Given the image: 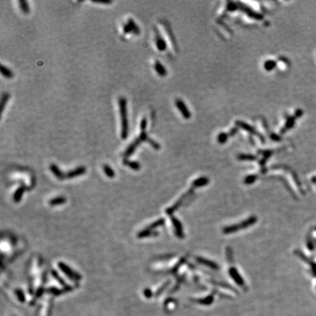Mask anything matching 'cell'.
Returning <instances> with one entry per match:
<instances>
[{
  "instance_id": "1",
  "label": "cell",
  "mask_w": 316,
  "mask_h": 316,
  "mask_svg": "<svg viewBox=\"0 0 316 316\" xmlns=\"http://www.w3.org/2000/svg\"><path fill=\"white\" fill-rule=\"evenodd\" d=\"M119 105L121 119V138L126 139L128 136L129 124L127 119V100L125 97H122L119 99Z\"/></svg>"
},
{
  "instance_id": "2",
  "label": "cell",
  "mask_w": 316,
  "mask_h": 316,
  "mask_svg": "<svg viewBox=\"0 0 316 316\" xmlns=\"http://www.w3.org/2000/svg\"><path fill=\"white\" fill-rule=\"evenodd\" d=\"M58 266L62 270V272L65 273L70 280H73V281H79L81 279V275L80 274L73 271L72 269H70L68 265H66L63 262H59Z\"/></svg>"
},
{
  "instance_id": "3",
  "label": "cell",
  "mask_w": 316,
  "mask_h": 316,
  "mask_svg": "<svg viewBox=\"0 0 316 316\" xmlns=\"http://www.w3.org/2000/svg\"><path fill=\"white\" fill-rule=\"evenodd\" d=\"M256 221V218L255 217H250L249 218L248 220H245V222H243L242 223H241L240 225H236V226H231L229 228H226L224 230L225 233H231V232L236 231L238 230L241 229L240 228H245V227H248L253 225V223H255V222Z\"/></svg>"
},
{
  "instance_id": "4",
  "label": "cell",
  "mask_w": 316,
  "mask_h": 316,
  "mask_svg": "<svg viewBox=\"0 0 316 316\" xmlns=\"http://www.w3.org/2000/svg\"><path fill=\"white\" fill-rule=\"evenodd\" d=\"M142 142L143 141L141 140V138L139 137H138L137 138L135 139V140L132 141L130 145L128 146V147L126 149L125 152H124V156L125 157V159L126 158L130 157V156L132 155L134 152H135V149H137V147H138V146L141 144V143H142Z\"/></svg>"
},
{
  "instance_id": "5",
  "label": "cell",
  "mask_w": 316,
  "mask_h": 316,
  "mask_svg": "<svg viewBox=\"0 0 316 316\" xmlns=\"http://www.w3.org/2000/svg\"><path fill=\"white\" fill-rule=\"evenodd\" d=\"M86 172H87V169L84 166H79L76 169L72 170V171L67 173L65 174V178L66 179H73V178L77 177V176L83 175Z\"/></svg>"
},
{
  "instance_id": "6",
  "label": "cell",
  "mask_w": 316,
  "mask_h": 316,
  "mask_svg": "<svg viewBox=\"0 0 316 316\" xmlns=\"http://www.w3.org/2000/svg\"><path fill=\"white\" fill-rule=\"evenodd\" d=\"M176 106H177L178 108V109L180 111V112L182 114L183 117H184V118L185 119L190 118L191 114L190 113V111H189V110H188L187 108L186 105L184 103V102H183L182 100H180L179 99H178V100H176Z\"/></svg>"
},
{
  "instance_id": "7",
  "label": "cell",
  "mask_w": 316,
  "mask_h": 316,
  "mask_svg": "<svg viewBox=\"0 0 316 316\" xmlns=\"http://www.w3.org/2000/svg\"><path fill=\"white\" fill-rule=\"evenodd\" d=\"M155 32H156L155 43H156V45H157V49L160 51H166V48H167V45H166V42H165L163 38L161 37L160 34L159 32H158L157 30H155Z\"/></svg>"
},
{
  "instance_id": "8",
  "label": "cell",
  "mask_w": 316,
  "mask_h": 316,
  "mask_svg": "<svg viewBox=\"0 0 316 316\" xmlns=\"http://www.w3.org/2000/svg\"><path fill=\"white\" fill-rule=\"evenodd\" d=\"M50 170H51V172L53 173V175L56 176L57 179H60V180H63V179H66V178H65V174L62 172L61 170L59 169V167L53 163L51 164V166H50Z\"/></svg>"
},
{
  "instance_id": "9",
  "label": "cell",
  "mask_w": 316,
  "mask_h": 316,
  "mask_svg": "<svg viewBox=\"0 0 316 316\" xmlns=\"http://www.w3.org/2000/svg\"><path fill=\"white\" fill-rule=\"evenodd\" d=\"M26 187L22 184V185L20 186L16 190V192H15L14 193V195H13V200H14L15 202L18 203L20 201H21V198H22L23 193H24L25 190H26Z\"/></svg>"
},
{
  "instance_id": "10",
  "label": "cell",
  "mask_w": 316,
  "mask_h": 316,
  "mask_svg": "<svg viewBox=\"0 0 316 316\" xmlns=\"http://www.w3.org/2000/svg\"><path fill=\"white\" fill-rule=\"evenodd\" d=\"M154 70L158 75L162 77L166 76L167 74V70H166V68L159 61H156L154 63Z\"/></svg>"
},
{
  "instance_id": "11",
  "label": "cell",
  "mask_w": 316,
  "mask_h": 316,
  "mask_svg": "<svg viewBox=\"0 0 316 316\" xmlns=\"http://www.w3.org/2000/svg\"><path fill=\"white\" fill-rule=\"evenodd\" d=\"M157 235H158L157 232L152 231H151V230L145 228V229L143 230V231L138 232L137 236H138V238L141 239V238H146V237H149V236H157Z\"/></svg>"
},
{
  "instance_id": "12",
  "label": "cell",
  "mask_w": 316,
  "mask_h": 316,
  "mask_svg": "<svg viewBox=\"0 0 316 316\" xmlns=\"http://www.w3.org/2000/svg\"><path fill=\"white\" fill-rule=\"evenodd\" d=\"M123 164L124 166H128L129 168L134 170V171H138L141 169V165L136 161H130L127 159H124L123 160Z\"/></svg>"
},
{
  "instance_id": "13",
  "label": "cell",
  "mask_w": 316,
  "mask_h": 316,
  "mask_svg": "<svg viewBox=\"0 0 316 316\" xmlns=\"http://www.w3.org/2000/svg\"><path fill=\"white\" fill-rule=\"evenodd\" d=\"M127 23H128V25L130 26L131 30H132V34L136 35L140 34V32H141L140 29H139L138 26L136 24L135 22L133 21L132 18H129L128 21H127Z\"/></svg>"
},
{
  "instance_id": "14",
  "label": "cell",
  "mask_w": 316,
  "mask_h": 316,
  "mask_svg": "<svg viewBox=\"0 0 316 316\" xmlns=\"http://www.w3.org/2000/svg\"><path fill=\"white\" fill-rule=\"evenodd\" d=\"M0 71H1L2 75L5 78L8 79L12 78L13 77V75H14V74H13V71H12L11 70H10L9 68L4 66L3 65H1V70H0Z\"/></svg>"
},
{
  "instance_id": "15",
  "label": "cell",
  "mask_w": 316,
  "mask_h": 316,
  "mask_svg": "<svg viewBox=\"0 0 316 316\" xmlns=\"http://www.w3.org/2000/svg\"><path fill=\"white\" fill-rule=\"evenodd\" d=\"M66 198L65 197H62V196H59V197H56L53 198V199L50 200L49 201V205L51 206H59V205L63 204L66 202Z\"/></svg>"
},
{
  "instance_id": "16",
  "label": "cell",
  "mask_w": 316,
  "mask_h": 316,
  "mask_svg": "<svg viewBox=\"0 0 316 316\" xmlns=\"http://www.w3.org/2000/svg\"><path fill=\"white\" fill-rule=\"evenodd\" d=\"M10 97H11L10 96V94L8 93V92H4V93L2 94V95L1 102H0V108H0V111H1V114H2L7 102H8V100L10 99Z\"/></svg>"
},
{
  "instance_id": "17",
  "label": "cell",
  "mask_w": 316,
  "mask_h": 316,
  "mask_svg": "<svg viewBox=\"0 0 316 316\" xmlns=\"http://www.w3.org/2000/svg\"><path fill=\"white\" fill-rule=\"evenodd\" d=\"M295 124V117H288V118L287 119L286 124H285V127L282 128V132H286L287 130L290 129L291 127H293Z\"/></svg>"
},
{
  "instance_id": "18",
  "label": "cell",
  "mask_w": 316,
  "mask_h": 316,
  "mask_svg": "<svg viewBox=\"0 0 316 316\" xmlns=\"http://www.w3.org/2000/svg\"><path fill=\"white\" fill-rule=\"evenodd\" d=\"M45 291L48 293L52 294V295L53 296H59L61 295V294L65 293V292H66V290H65V289H64V290H61V289L55 288V287H51V288L45 289Z\"/></svg>"
},
{
  "instance_id": "19",
  "label": "cell",
  "mask_w": 316,
  "mask_h": 316,
  "mask_svg": "<svg viewBox=\"0 0 316 316\" xmlns=\"http://www.w3.org/2000/svg\"><path fill=\"white\" fill-rule=\"evenodd\" d=\"M18 3H19L20 9H21V11H22L23 13H24V14H28V13H29L30 8L27 2L25 1V0H19Z\"/></svg>"
},
{
  "instance_id": "20",
  "label": "cell",
  "mask_w": 316,
  "mask_h": 316,
  "mask_svg": "<svg viewBox=\"0 0 316 316\" xmlns=\"http://www.w3.org/2000/svg\"><path fill=\"white\" fill-rule=\"evenodd\" d=\"M230 274H231V277H233V280H235V281L236 282V283H238L239 285H244V281L241 278V277L239 276V274L237 273L235 269H231L230 270Z\"/></svg>"
},
{
  "instance_id": "21",
  "label": "cell",
  "mask_w": 316,
  "mask_h": 316,
  "mask_svg": "<svg viewBox=\"0 0 316 316\" xmlns=\"http://www.w3.org/2000/svg\"><path fill=\"white\" fill-rule=\"evenodd\" d=\"M237 124H238V125L239 126V127H242L244 130L248 131V132H251V133L256 134V135H258V133L256 132V131L255 130V129L253 128V127H252L251 126L248 125V124L244 123V122H237Z\"/></svg>"
},
{
  "instance_id": "22",
  "label": "cell",
  "mask_w": 316,
  "mask_h": 316,
  "mask_svg": "<svg viewBox=\"0 0 316 316\" xmlns=\"http://www.w3.org/2000/svg\"><path fill=\"white\" fill-rule=\"evenodd\" d=\"M172 222H173V224H174V228H175V229H176V235H177L178 236L181 237V236H182V232H181V226L180 223H179L177 220L175 219V218H173Z\"/></svg>"
},
{
  "instance_id": "23",
  "label": "cell",
  "mask_w": 316,
  "mask_h": 316,
  "mask_svg": "<svg viewBox=\"0 0 316 316\" xmlns=\"http://www.w3.org/2000/svg\"><path fill=\"white\" fill-rule=\"evenodd\" d=\"M102 169H103L104 173L106 174L108 177L114 178V176H115V172L114 171V170L112 169L110 166H108V165H104L103 167H102Z\"/></svg>"
},
{
  "instance_id": "24",
  "label": "cell",
  "mask_w": 316,
  "mask_h": 316,
  "mask_svg": "<svg viewBox=\"0 0 316 316\" xmlns=\"http://www.w3.org/2000/svg\"><path fill=\"white\" fill-rule=\"evenodd\" d=\"M51 275H52V276L54 277V279H56L57 282H59V283L61 284L62 286H64V288H66V287L68 286V285H67V284H66V282L64 281L63 279H62V277H60L59 275V274L57 273L56 271H55V270H52V271H51Z\"/></svg>"
},
{
  "instance_id": "25",
  "label": "cell",
  "mask_w": 316,
  "mask_h": 316,
  "mask_svg": "<svg viewBox=\"0 0 316 316\" xmlns=\"http://www.w3.org/2000/svg\"><path fill=\"white\" fill-rule=\"evenodd\" d=\"M213 300H214V297H213V296H207L205 299H198V300H196V302H198V303L201 304V305H210V304L212 303Z\"/></svg>"
},
{
  "instance_id": "26",
  "label": "cell",
  "mask_w": 316,
  "mask_h": 316,
  "mask_svg": "<svg viewBox=\"0 0 316 316\" xmlns=\"http://www.w3.org/2000/svg\"><path fill=\"white\" fill-rule=\"evenodd\" d=\"M165 223V220L163 219V218H161V219L158 220H157V221H155L154 223H152V224L149 225V226L147 227V229H149V230H151V231H152L153 229H154V228H157V227H160L161 226H163Z\"/></svg>"
},
{
  "instance_id": "27",
  "label": "cell",
  "mask_w": 316,
  "mask_h": 316,
  "mask_svg": "<svg viewBox=\"0 0 316 316\" xmlns=\"http://www.w3.org/2000/svg\"><path fill=\"white\" fill-rule=\"evenodd\" d=\"M276 67V62L275 61H272V60H269L265 62L264 68L267 71H271L272 70H273L274 68Z\"/></svg>"
},
{
  "instance_id": "28",
  "label": "cell",
  "mask_w": 316,
  "mask_h": 316,
  "mask_svg": "<svg viewBox=\"0 0 316 316\" xmlns=\"http://www.w3.org/2000/svg\"><path fill=\"white\" fill-rule=\"evenodd\" d=\"M15 293H16V296L18 297V299L20 301V302H25V296H24V294H23L22 290H20V289H16V290H15Z\"/></svg>"
},
{
  "instance_id": "29",
  "label": "cell",
  "mask_w": 316,
  "mask_h": 316,
  "mask_svg": "<svg viewBox=\"0 0 316 316\" xmlns=\"http://www.w3.org/2000/svg\"><path fill=\"white\" fill-rule=\"evenodd\" d=\"M198 260L200 262H202V263H203V264H206V266H208L212 267V268H214V269L217 268V266L216 264H214V263H211V261H209V260L201 259V258H198Z\"/></svg>"
},
{
  "instance_id": "30",
  "label": "cell",
  "mask_w": 316,
  "mask_h": 316,
  "mask_svg": "<svg viewBox=\"0 0 316 316\" xmlns=\"http://www.w3.org/2000/svg\"><path fill=\"white\" fill-rule=\"evenodd\" d=\"M208 183V179L206 178H201V179H198L197 181H196V182L194 183L195 184H197L198 186H202L205 185Z\"/></svg>"
},
{
  "instance_id": "31",
  "label": "cell",
  "mask_w": 316,
  "mask_h": 316,
  "mask_svg": "<svg viewBox=\"0 0 316 316\" xmlns=\"http://www.w3.org/2000/svg\"><path fill=\"white\" fill-rule=\"evenodd\" d=\"M147 127V119L146 117H144L141 121L140 123V128L141 130H146Z\"/></svg>"
},
{
  "instance_id": "32",
  "label": "cell",
  "mask_w": 316,
  "mask_h": 316,
  "mask_svg": "<svg viewBox=\"0 0 316 316\" xmlns=\"http://www.w3.org/2000/svg\"><path fill=\"white\" fill-rule=\"evenodd\" d=\"M169 285V282H166V283L165 284V285H163V286L161 287L160 288L158 289V290H157V291H156L155 294H154V296H158L160 295V294L163 293V290H166V288H167V286H168V285Z\"/></svg>"
},
{
  "instance_id": "33",
  "label": "cell",
  "mask_w": 316,
  "mask_h": 316,
  "mask_svg": "<svg viewBox=\"0 0 316 316\" xmlns=\"http://www.w3.org/2000/svg\"><path fill=\"white\" fill-rule=\"evenodd\" d=\"M227 138H228V135H227V134L220 133L219 137H218V141H219V142L221 143V144H223V143L226 142Z\"/></svg>"
},
{
  "instance_id": "34",
  "label": "cell",
  "mask_w": 316,
  "mask_h": 316,
  "mask_svg": "<svg viewBox=\"0 0 316 316\" xmlns=\"http://www.w3.org/2000/svg\"><path fill=\"white\" fill-rule=\"evenodd\" d=\"M123 32L124 34H130V33H132V30H131L130 26H129L127 23L124 25Z\"/></svg>"
},
{
  "instance_id": "35",
  "label": "cell",
  "mask_w": 316,
  "mask_h": 316,
  "mask_svg": "<svg viewBox=\"0 0 316 316\" xmlns=\"http://www.w3.org/2000/svg\"><path fill=\"white\" fill-rule=\"evenodd\" d=\"M144 295L145 296V297H147V298H151V297L152 296V290H150V289L149 288H147L145 289V290H144Z\"/></svg>"
},
{
  "instance_id": "36",
  "label": "cell",
  "mask_w": 316,
  "mask_h": 316,
  "mask_svg": "<svg viewBox=\"0 0 316 316\" xmlns=\"http://www.w3.org/2000/svg\"><path fill=\"white\" fill-rule=\"evenodd\" d=\"M303 114L304 112L302 109H297L295 111V114H294V117H295V118H300V117L303 115Z\"/></svg>"
},
{
  "instance_id": "37",
  "label": "cell",
  "mask_w": 316,
  "mask_h": 316,
  "mask_svg": "<svg viewBox=\"0 0 316 316\" xmlns=\"http://www.w3.org/2000/svg\"><path fill=\"white\" fill-rule=\"evenodd\" d=\"M44 291H45V290L43 288H42V287L38 288L36 292V298H39L40 296H41L43 295V293H44Z\"/></svg>"
},
{
  "instance_id": "38",
  "label": "cell",
  "mask_w": 316,
  "mask_h": 316,
  "mask_svg": "<svg viewBox=\"0 0 316 316\" xmlns=\"http://www.w3.org/2000/svg\"><path fill=\"white\" fill-rule=\"evenodd\" d=\"M92 2L94 3H96V4H103V5H109V4H111L112 3V1H110V0H105V1H92Z\"/></svg>"
}]
</instances>
